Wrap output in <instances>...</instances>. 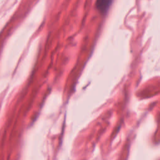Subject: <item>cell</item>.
<instances>
[{
	"mask_svg": "<svg viewBox=\"0 0 160 160\" xmlns=\"http://www.w3.org/2000/svg\"><path fill=\"white\" fill-rule=\"evenodd\" d=\"M112 0H97L96 8L101 12H105L109 8Z\"/></svg>",
	"mask_w": 160,
	"mask_h": 160,
	"instance_id": "cell-1",
	"label": "cell"
}]
</instances>
